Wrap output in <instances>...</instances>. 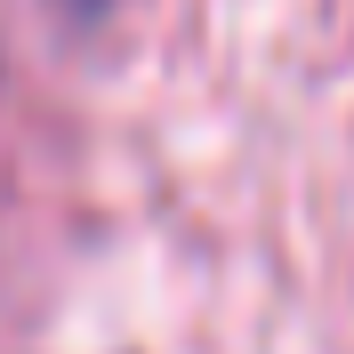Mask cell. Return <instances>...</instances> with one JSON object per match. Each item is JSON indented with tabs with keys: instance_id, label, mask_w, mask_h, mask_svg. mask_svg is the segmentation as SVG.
<instances>
[{
	"instance_id": "cell-1",
	"label": "cell",
	"mask_w": 354,
	"mask_h": 354,
	"mask_svg": "<svg viewBox=\"0 0 354 354\" xmlns=\"http://www.w3.org/2000/svg\"><path fill=\"white\" fill-rule=\"evenodd\" d=\"M65 17H105V0H57Z\"/></svg>"
}]
</instances>
